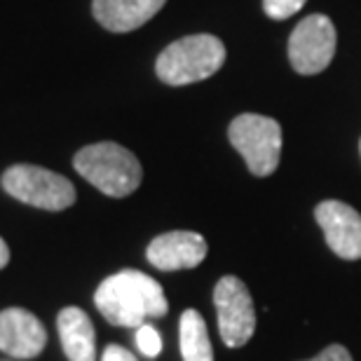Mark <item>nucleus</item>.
<instances>
[{
    "label": "nucleus",
    "instance_id": "2",
    "mask_svg": "<svg viewBox=\"0 0 361 361\" xmlns=\"http://www.w3.org/2000/svg\"><path fill=\"white\" fill-rule=\"evenodd\" d=\"M73 167L85 180L108 197H127L141 185L143 169L132 150L122 148L120 143H92L78 150Z\"/></svg>",
    "mask_w": 361,
    "mask_h": 361
},
{
    "label": "nucleus",
    "instance_id": "9",
    "mask_svg": "<svg viewBox=\"0 0 361 361\" xmlns=\"http://www.w3.org/2000/svg\"><path fill=\"white\" fill-rule=\"evenodd\" d=\"M207 240L200 233L190 230H174V233H164L155 237L148 244V261L162 272L174 270H190L207 258Z\"/></svg>",
    "mask_w": 361,
    "mask_h": 361
},
{
    "label": "nucleus",
    "instance_id": "8",
    "mask_svg": "<svg viewBox=\"0 0 361 361\" xmlns=\"http://www.w3.org/2000/svg\"><path fill=\"white\" fill-rule=\"evenodd\" d=\"M314 219L336 256L345 261L361 258V216L350 204L326 200L314 209Z\"/></svg>",
    "mask_w": 361,
    "mask_h": 361
},
{
    "label": "nucleus",
    "instance_id": "16",
    "mask_svg": "<svg viewBox=\"0 0 361 361\" xmlns=\"http://www.w3.org/2000/svg\"><path fill=\"white\" fill-rule=\"evenodd\" d=\"M307 361H352V355L348 352V348H343V345H331V348H326L314 359H307Z\"/></svg>",
    "mask_w": 361,
    "mask_h": 361
},
{
    "label": "nucleus",
    "instance_id": "12",
    "mask_svg": "<svg viewBox=\"0 0 361 361\" xmlns=\"http://www.w3.org/2000/svg\"><path fill=\"white\" fill-rule=\"evenodd\" d=\"M56 329L68 361H97V334L80 307H63L56 317Z\"/></svg>",
    "mask_w": 361,
    "mask_h": 361
},
{
    "label": "nucleus",
    "instance_id": "3",
    "mask_svg": "<svg viewBox=\"0 0 361 361\" xmlns=\"http://www.w3.org/2000/svg\"><path fill=\"white\" fill-rule=\"evenodd\" d=\"M223 63H226V45L216 35L197 33L185 35L164 47L157 56L155 73L162 82L180 87L207 80L219 73Z\"/></svg>",
    "mask_w": 361,
    "mask_h": 361
},
{
    "label": "nucleus",
    "instance_id": "1",
    "mask_svg": "<svg viewBox=\"0 0 361 361\" xmlns=\"http://www.w3.org/2000/svg\"><path fill=\"white\" fill-rule=\"evenodd\" d=\"M94 302L108 324L127 329H139L169 310L162 286L139 270H120L106 277L94 293Z\"/></svg>",
    "mask_w": 361,
    "mask_h": 361
},
{
    "label": "nucleus",
    "instance_id": "14",
    "mask_svg": "<svg viewBox=\"0 0 361 361\" xmlns=\"http://www.w3.org/2000/svg\"><path fill=\"white\" fill-rule=\"evenodd\" d=\"M136 348L143 357L155 359L162 352V336L157 334L155 326L150 324H143V326L136 329Z\"/></svg>",
    "mask_w": 361,
    "mask_h": 361
},
{
    "label": "nucleus",
    "instance_id": "11",
    "mask_svg": "<svg viewBox=\"0 0 361 361\" xmlns=\"http://www.w3.org/2000/svg\"><path fill=\"white\" fill-rule=\"evenodd\" d=\"M164 3L167 0H94L92 12L106 31L127 33L153 19Z\"/></svg>",
    "mask_w": 361,
    "mask_h": 361
},
{
    "label": "nucleus",
    "instance_id": "13",
    "mask_svg": "<svg viewBox=\"0 0 361 361\" xmlns=\"http://www.w3.org/2000/svg\"><path fill=\"white\" fill-rule=\"evenodd\" d=\"M180 357L183 361H214V348L209 341L207 322L197 310H185L178 324Z\"/></svg>",
    "mask_w": 361,
    "mask_h": 361
},
{
    "label": "nucleus",
    "instance_id": "5",
    "mask_svg": "<svg viewBox=\"0 0 361 361\" xmlns=\"http://www.w3.org/2000/svg\"><path fill=\"white\" fill-rule=\"evenodd\" d=\"M3 188L14 200L45 212H63L75 202V188L66 176L33 164H14L7 169Z\"/></svg>",
    "mask_w": 361,
    "mask_h": 361
},
{
    "label": "nucleus",
    "instance_id": "19",
    "mask_svg": "<svg viewBox=\"0 0 361 361\" xmlns=\"http://www.w3.org/2000/svg\"><path fill=\"white\" fill-rule=\"evenodd\" d=\"M359 148H361V146H359Z\"/></svg>",
    "mask_w": 361,
    "mask_h": 361
},
{
    "label": "nucleus",
    "instance_id": "10",
    "mask_svg": "<svg viewBox=\"0 0 361 361\" xmlns=\"http://www.w3.org/2000/svg\"><path fill=\"white\" fill-rule=\"evenodd\" d=\"M47 345V331L35 314L21 307L0 312V352L14 359H33Z\"/></svg>",
    "mask_w": 361,
    "mask_h": 361
},
{
    "label": "nucleus",
    "instance_id": "18",
    "mask_svg": "<svg viewBox=\"0 0 361 361\" xmlns=\"http://www.w3.org/2000/svg\"><path fill=\"white\" fill-rule=\"evenodd\" d=\"M7 263H10V249H7L5 240L0 237V270H3Z\"/></svg>",
    "mask_w": 361,
    "mask_h": 361
},
{
    "label": "nucleus",
    "instance_id": "6",
    "mask_svg": "<svg viewBox=\"0 0 361 361\" xmlns=\"http://www.w3.org/2000/svg\"><path fill=\"white\" fill-rule=\"evenodd\" d=\"M214 305L219 314V334L228 348H242L256 331V310L247 284L240 277L219 279L214 288Z\"/></svg>",
    "mask_w": 361,
    "mask_h": 361
},
{
    "label": "nucleus",
    "instance_id": "4",
    "mask_svg": "<svg viewBox=\"0 0 361 361\" xmlns=\"http://www.w3.org/2000/svg\"><path fill=\"white\" fill-rule=\"evenodd\" d=\"M230 143L244 157L251 174H274L281 157V127L277 120L265 115L244 113L230 122Z\"/></svg>",
    "mask_w": 361,
    "mask_h": 361
},
{
    "label": "nucleus",
    "instance_id": "7",
    "mask_svg": "<svg viewBox=\"0 0 361 361\" xmlns=\"http://www.w3.org/2000/svg\"><path fill=\"white\" fill-rule=\"evenodd\" d=\"M336 54V26L324 14H310L293 28L288 40V59L295 73L317 75Z\"/></svg>",
    "mask_w": 361,
    "mask_h": 361
},
{
    "label": "nucleus",
    "instance_id": "17",
    "mask_svg": "<svg viewBox=\"0 0 361 361\" xmlns=\"http://www.w3.org/2000/svg\"><path fill=\"white\" fill-rule=\"evenodd\" d=\"M101 361H139V359H136L129 350L122 348V345H108L104 350Z\"/></svg>",
    "mask_w": 361,
    "mask_h": 361
},
{
    "label": "nucleus",
    "instance_id": "15",
    "mask_svg": "<svg viewBox=\"0 0 361 361\" xmlns=\"http://www.w3.org/2000/svg\"><path fill=\"white\" fill-rule=\"evenodd\" d=\"M305 3L307 0H263V10L270 19L281 21L293 17L295 12H300Z\"/></svg>",
    "mask_w": 361,
    "mask_h": 361
}]
</instances>
